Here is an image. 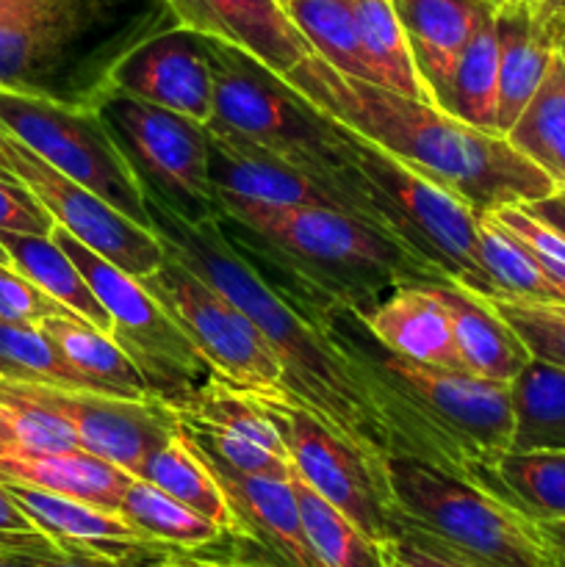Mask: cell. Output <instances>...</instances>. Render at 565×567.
<instances>
[{
  "label": "cell",
  "instance_id": "cell-1",
  "mask_svg": "<svg viewBox=\"0 0 565 567\" xmlns=\"http://www.w3.org/2000/svg\"><path fill=\"white\" fill-rule=\"evenodd\" d=\"M144 203L166 252L199 271L258 327L282 365L280 391L377 468L386 471L388 457H419L471 480L474 457L469 449L397 382L343 352L314 316L271 286L227 241L216 219L194 225L153 197H144Z\"/></svg>",
  "mask_w": 565,
  "mask_h": 567
},
{
  "label": "cell",
  "instance_id": "cell-2",
  "mask_svg": "<svg viewBox=\"0 0 565 567\" xmlns=\"http://www.w3.org/2000/svg\"><path fill=\"white\" fill-rule=\"evenodd\" d=\"M227 241L308 313H369L402 286H449L438 266L336 208L214 194Z\"/></svg>",
  "mask_w": 565,
  "mask_h": 567
},
{
  "label": "cell",
  "instance_id": "cell-3",
  "mask_svg": "<svg viewBox=\"0 0 565 567\" xmlns=\"http://www.w3.org/2000/svg\"><path fill=\"white\" fill-rule=\"evenodd\" d=\"M282 81L321 114L435 177L474 210L532 203L557 188L502 133L476 131L427 100L343 75L316 53L305 55Z\"/></svg>",
  "mask_w": 565,
  "mask_h": 567
},
{
  "label": "cell",
  "instance_id": "cell-4",
  "mask_svg": "<svg viewBox=\"0 0 565 567\" xmlns=\"http://www.w3.org/2000/svg\"><path fill=\"white\" fill-rule=\"evenodd\" d=\"M386 474L399 526L480 567H554L543 526L476 482L419 457H388Z\"/></svg>",
  "mask_w": 565,
  "mask_h": 567
},
{
  "label": "cell",
  "instance_id": "cell-5",
  "mask_svg": "<svg viewBox=\"0 0 565 567\" xmlns=\"http://www.w3.org/2000/svg\"><path fill=\"white\" fill-rule=\"evenodd\" d=\"M332 131L341 153L371 183L402 241L438 266L454 286L487 299L496 297L476 255V210L435 177L393 158L352 127L332 120Z\"/></svg>",
  "mask_w": 565,
  "mask_h": 567
},
{
  "label": "cell",
  "instance_id": "cell-6",
  "mask_svg": "<svg viewBox=\"0 0 565 567\" xmlns=\"http://www.w3.org/2000/svg\"><path fill=\"white\" fill-rule=\"evenodd\" d=\"M50 236L70 255L72 264L86 277L94 297L109 310V336L142 371L150 396L170 404L172 410H186L216 377L192 338L177 327V321L166 313L164 305L144 288L138 277H131L111 260L100 258L59 225Z\"/></svg>",
  "mask_w": 565,
  "mask_h": 567
},
{
  "label": "cell",
  "instance_id": "cell-7",
  "mask_svg": "<svg viewBox=\"0 0 565 567\" xmlns=\"http://www.w3.org/2000/svg\"><path fill=\"white\" fill-rule=\"evenodd\" d=\"M89 103L131 164L144 197L194 225L216 219L208 125L105 86Z\"/></svg>",
  "mask_w": 565,
  "mask_h": 567
},
{
  "label": "cell",
  "instance_id": "cell-8",
  "mask_svg": "<svg viewBox=\"0 0 565 567\" xmlns=\"http://www.w3.org/2000/svg\"><path fill=\"white\" fill-rule=\"evenodd\" d=\"M0 131L127 219L153 227L142 186L92 103L0 86Z\"/></svg>",
  "mask_w": 565,
  "mask_h": 567
},
{
  "label": "cell",
  "instance_id": "cell-9",
  "mask_svg": "<svg viewBox=\"0 0 565 567\" xmlns=\"http://www.w3.org/2000/svg\"><path fill=\"white\" fill-rule=\"evenodd\" d=\"M247 393L280 430L294 474L371 540L391 546L399 535V520L386 471L371 465L280 388Z\"/></svg>",
  "mask_w": 565,
  "mask_h": 567
},
{
  "label": "cell",
  "instance_id": "cell-10",
  "mask_svg": "<svg viewBox=\"0 0 565 567\" xmlns=\"http://www.w3.org/2000/svg\"><path fill=\"white\" fill-rule=\"evenodd\" d=\"M142 282L222 380L247 391L282 388V365L258 327L199 271L166 252L161 269Z\"/></svg>",
  "mask_w": 565,
  "mask_h": 567
},
{
  "label": "cell",
  "instance_id": "cell-11",
  "mask_svg": "<svg viewBox=\"0 0 565 567\" xmlns=\"http://www.w3.org/2000/svg\"><path fill=\"white\" fill-rule=\"evenodd\" d=\"M0 144H3L6 158L22 186L31 188L33 197L50 210L61 230L75 236L83 247L138 280L161 269V264L166 260V249L153 227L127 219L114 205L105 203L81 183L61 175L59 169H53L48 161L39 158L33 150L11 138L9 133L0 131Z\"/></svg>",
  "mask_w": 565,
  "mask_h": 567
},
{
  "label": "cell",
  "instance_id": "cell-12",
  "mask_svg": "<svg viewBox=\"0 0 565 567\" xmlns=\"http://www.w3.org/2000/svg\"><path fill=\"white\" fill-rule=\"evenodd\" d=\"M100 86L192 116L199 125L214 120V72L205 39L181 22L114 55Z\"/></svg>",
  "mask_w": 565,
  "mask_h": 567
},
{
  "label": "cell",
  "instance_id": "cell-13",
  "mask_svg": "<svg viewBox=\"0 0 565 567\" xmlns=\"http://www.w3.org/2000/svg\"><path fill=\"white\" fill-rule=\"evenodd\" d=\"M25 388L70 421L81 449L120 465L131 476H138L144 460L181 424L175 410L158 399H127L48 385Z\"/></svg>",
  "mask_w": 565,
  "mask_h": 567
},
{
  "label": "cell",
  "instance_id": "cell-14",
  "mask_svg": "<svg viewBox=\"0 0 565 567\" xmlns=\"http://www.w3.org/2000/svg\"><path fill=\"white\" fill-rule=\"evenodd\" d=\"M97 22V0H0V86L44 92Z\"/></svg>",
  "mask_w": 565,
  "mask_h": 567
},
{
  "label": "cell",
  "instance_id": "cell-15",
  "mask_svg": "<svg viewBox=\"0 0 565 567\" xmlns=\"http://www.w3.org/2000/svg\"><path fill=\"white\" fill-rule=\"evenodd\" d=\"M181 25L244 50L277 75L314 48L297 31L280 0H166Z\"/></svg>",
  "mask_w": 565,
  "mask_h": 567
},
{
  "label": "cell",
  "instance_id": "cell-16",
  "mask_svg": "<svg viewBox=\"0 0 565 567\" xmlns=\"http://www.w3.org/2000/svg\"><path fill=\"white\" fill-rule=\"evenodd\" d=\"M203 457L219 485L225 487L247 540L258 543L280 567H321L305 535L291 476L238 474L216 463L208 454Z\"/></svg>",
  "mask_w": 565,
  "mask_h": 567
},
{
  "label": "cell",
  "instance_id": "cell-17",
  "mask_svg": "<svg viewBox=\"0 0 565 567\" xmlns=\"http://www.w3.org/2000/svg\"><path fill=\"white\" fill-rule=\"evenodd\" d=\"M371 336L413 363L463 371L438 286H402L360 313Z\"/></svg>",
  "mask_w": 565,
  "mask_h": 567
},
{
  "label": "cell",
  "instance_id": "cell-18",
  "mask_svg": "<svg viewBox=\"0 0 565 567\" xmlns=\"http://www.w3.org/2000/svg\"><path fill=\"white\" fill-rule=\"evenodd\" d=\"M393 6L427 97L435 105V94L452 75L460 53L496 6L491 0H393Z\"/></svg>",
  "mask_w": 565,
  "mask_h": 567
},
{
  "label": "cell",
  "instance_id": "cell-19",
  "mask_svg": "<svg viewBox=\"0 0 565 567\" xmlns=\"http://www.w3.org/2000/svg\"><path fill=\"white\" fill-rule=\"evenodd\" d=\"M438 293L449 313L463 371L487 380L513 382L532 354L518 332L499 316L491 299L454 282L438 286Z\"/></svg>",
  "mask_w": 565,
  "mask_h": 567
},
{
  "label": "cell",
  "instance_id": "cell-20",
  "mask_svg": "<svg viewBox=\"0 0 565 567\" xmlns=\"http://www.w3.org/2000/svg\"><path fill=\"white\" fill-rule=\"evenodd\" d=\"M133 480L136 476L125 468L81 446L48 454H0V482H20L111 513H120L122 496Z\"/></svg>",
  "mask_w": 565,
  "mask_h": 567
},
{
  "label": "cell",
  "instance_id": "cell-21",
  "mask_svg": "<svg viewBox=\"0 0 565 567\" xmlns=\"http://www.w3.org/2000/svg\"><path fill=\"white\" fill-rule=\"evenodd\" d=\"M471 482L491 491L535 524L565 520V452H496L471 463Z\"/></svg>",
  "mask_w": 565,
  "mask_h": 567
},
{
  "label": "cell",
  "instance_id": "cell-22",
  "mask_svg": "<svg viewBox=\"0 0 565 567\" xmlns=\"http://www.w3.org/2000/svg\"><path fill=\"white\" fill-rule=\"evenodd\" d=\"M499 37V133H507L530 105L559 44L535 20L524 0H510L496 9Z\"/></svg>",
  "mask_w": 565,
  "mask_h": 567
},
{
  "label": "cell",
  "instance_id": "cell-23",
  "mask_svg": "<svg viewBox=\"0 0 565 567\" xmlns=\"http://www.w3.org/2000/svg\"><path fill=\"white\" fill-rule=\"evenodd\" d=\"M136 480L150 482V485L164 491L175 502L186 504L188 509H194L203 518H208L210 524L219 526L227 537H244L242 520H238L225 487L219 485L210 465L205 463L199 449L188 441L181 424L144 460Z\"/></svg>",
  "mask_w": 565,
  "mask_h": 567
},
{
  "label": "cell",
  "instance_id": "cell-24",
  "mask_svg": "<svg viewBox=\"0 0 565 567\" xmlns=\"http://www.w3.org/2000/svg\"><path fill=\"white\" fill-rule=\"evenodd\" d=\"M39 327L59 347L66 363L75 365L103 393L127 399H153L142 371L116 347V341L105 330L89 324L78 313L50 316V319L39 321Z\"/></svg>",
  "mask_w": 565,
  "mask_h": 567
},
{
  "label": "cell",
  "instance_id": "cell-25",
  "mask_svg": "<svg viewBox=\"0 0 565 567\" xmlns=\"http://www.w3.org/2000/svg\"><path fill=\"white\" fill-rule=\"evenodd\" d=\"M0 247L9 255V264L25 275L33 286L42 288L48 297L70 308L89 324L111 330L109 310L100 305L86 277L81 275L70 255L61 249L53 236H22V233H0Z\"/></svg>",
  "mask_w": 565,
  "mask_h": 567
},
{
  "label": "cell",
  "instance_id": "cell-26",
  "mask_svg": "<svg viewBox=\"0 0 565 567\" xmlns=\"http://www.w3.org/2000/svg\"><path fill=\"white\" fill-rule=\"evenodd\" d=\"M435 105L454 120L485 133H499V37L496 11L476 28L452 75L435 94Z\"/></svg>",
  "mask_w": 565,
  "mask_h": 567
},
{
  "label": "cell",
  "instance_id": "cell-27",
  "mask_svg": "<svg viewBox=\"0 0 565 567\" xmlns=\"http://www.w3.org/2000/svg\"><path fill=\"white\" fill-rule=\"evenodd\" d=\"M507 142L565 188V59L554 53L535 97L530 100L507 133Z\"/></svg>",
  "mask_w": 565,
  "mask_h": 567
},
{
  "label": "cell",
  "instance_id": "cell-28",
  "mask_svg": "<svg viewBox=\"0 0 565 567\" xmlns=\"http://www.w3.org/2000/svg\"><path fill=\"white\" fill-rule=\"evenodd\" d=\"M476 255L493 282V299L518 302H565L535 264L526 244L493 210H476Z\"/></svg>",
  "mask_w": 565,
  "mask_h": 567
},
{
  "label": "cell",
  "instance_id": "cell-29",
  "mask_svg": "<svg viewBox=\"0 0 565 567\" xmlns=\"http://www.w3.org/2000/svg\"><path fill=\"white\" fill-rule=\"evenodd\" d=\"M513 452H565V365L532 358L513 382Z\"/></svg>",
  "mask_w": 565,
  "mask_h": 567
},
{
  "label": "cell",
  "instance_id": "cell-30",
  "mask_svg": "<svg viewBox=\"0 0 565 567\" xmlns=\"http://www.w3.org/2000/svg\"><path fill=\"white\" fill-rule=\"evenodd\" d=\"M291 487L302 515L305 535L321 567H391V546L371 540L363 529L316 491H310L291 468Z\"/></svg>",
  "mask_w": 565,
  "mask_h": 567
},
{
  "label": "cell",
  "instance_id": "cell-31",
  "mask_svg": "<svg viewBox=\"0 0 565 567\" xmlns=\"http://www.w3.org/2000/svg\"><path fill=\"white\" fill-rule=\"evenodd\" d=\"M352 6L366 61L374 72L377 86L430 103L393 0H352Z\"/></svg>",
  "mask_w": 565,
  "mask_h": 567
},
{
  "label": "cell",
  "instance_id": "cell-32",
  "mask_svg": "<svg viewBox=\"0 0 565 567\" xmlns=\"http://www.w3.org/2000/svg\"><path fill=\"white\" fill-rule=\"evenodd\" d=\"M120 515L142 532L147 540L181 548V551H199L214 543L225 540V532L186 504L175 502L144 480H133L122 496Z\"/></svg>",
  "mask_w": 565,
  "mask_h": 567
},
{
  "label": "cell",
  "instance_id": "cell-33",
  "mask_svg": "<svg viewBox=\"0 0 565 567\" xmlns=\"http://www.w3.org/2000/svg\"><path fill=\"white\" fill-rule=\"evenodd\" d=\"M282 9L297 31L308 39L316 55L343 75L374 83V72L360 42L352 0H286Z\"/></svg>",
  "mask_w": 565,
  "mask_h": 567
},
{
  "label": "cell",
  "instance_id": "cell-34",
  "mask_svg": "<svg viewBox=\"0 0 565 567\" xmlns=\"http://www.w3.org/2000/svg\"><path fill=\"white\" fill-rule=\"evenodd\" d=\"M0 380L103 393L75 365L66 363L42 327L6 319H0Z\"/></svg>",
  "mask_w": 565,
  "mask_h": 567
},
{
  "label": "cell",
  "instance_id": "cell-35",
  "mask_svg": "<svg viewBox=\"0 0 565 567\" xmlns=\"http://www.w3.org/2000/svg\"><path fill=\"white\" fill-rule=\"evenodd\" d=\"M78 446L70 421L39 402L22 382L0 380V454H48Z\"/></svg>",
  "mask_w": 565,
  "mask_h": 567
},
{
  "label": "cell",
  "instance_id": "cell-36",
  "mask_svg": "<svg viewBox=\"0 0 565 567\" xmlns=\"http://www.w3.org/2000/svg\"><path fill=\"white\" fill-rule=\"evenodd\" d=\"M177 419H181V426L188 435V441L199 452L225 465V468L253 476H291V460L258 446L255 441H247V437L222 430V426L205 424V421L192 419L186 413H177Z\"/></svg>",
  "mask_w": 565,
  "mask_h": 567
},
{
  "label": "cell",
  "instance_id": "cell-37",
  "mask_svg": "<svg viewBox=\"0 0 565 567\" xmlns=\"http://www.w3.org/2000/svg\"><path fill=\"white\" fill-rule=\"evenodd\" d=\"M491 305L518 332L532 358L565 365V302L491 299Z\"/></svg>",
  "mask_w": 565,
  "mask_h": 567
},
{
  "label": "cell",
  "instance_id": "cell-38",
  "mask_svg": "<svg viewBox=\"0 0 565 567\" xmlns=\"http://www.w3.org/2000/svg\"><path fill=\"white\" fill-rule=\"evenodd\" d=\"M0 554L11 567H127L83 548L61 546L42 532L0 535Z\"/></svg>",
  "mask_w": 565,
  "mask_h": 567
},
{
  "label": "cell",
  "instance_id": "cell-39",
  "mask_svg": "<svg viewBox=\"0 0 565 567\" xmlns=\"http://www.w3.org/2000/svg\"><path fill=\"white\" fill-rule=\"evenodd\" d=\"M493 214L526 244L535 264L565 299V238L535 219L524 205H502V208H493Z\"/></svg>",
  "mask_w": 565,
  "mask_h": 567
},
{
  "label": "cell",
  "instance_id": "cell-40",
  "mask_svg": "<svg viewBox=\"0 0 565 567\" xmlns=\"http://www.w3.org/2000/svg\"><path fill=\"white\" fill-rule=\"evenodd\" d=\"M61 313H72V310L48 297L39 286H33L14 266L0 260V319L39 324V321Z\"/></svg>",
  "mask_w": 565,
  "mask_h": 567
},
{
  "label": "cell",
  "instance_id": "cell-41",
  "mask_svg": "<svg viewBox=\"0 0 565 567\" xmlns=\"http://www.w3.org/2000/svg\"><path fill=\"white\" fill-rule=\"evenodd\" d=\"M55 219L50 210L33 197L20 181L0 177V233H22V236H50Z\"/></svg>",
  "mask_w": 565,
  "mask_h": 567
},
{
  "label": "cell",
  "instance_id": "cell-42",
  "mask_svg": "<svg viewBox=\"0 0 565 567\" xmlns=\"http://www.w3.org/2000/svg\"><path fill=\"white\" fill-rule=\"evenodd\" d=\"M391 567H480L469 559L458 557L441 546L432 537L421 535V532L410 529V526H399L397 540L391 543Z\"/></svg>",
  "mask_w": 565,
  "mask_h": 567
},
{
  "label": "cell",
  "instance_id": "cell-43",
  "mask_svg": "<svg viewBox=\"0 0 565 567\" xmlns=\"http://www.w3.org/2000/svg\"><path fill=\"white\" fill-rule=\"evenodd\" d=\"M530 210L535 219H541L543 225L552 227L557 236L565 238V188H554L552 194L541 199H532V203H521Z\"/></svg>",
  "mask_w": 565,
  "mask_h": 567
},
{
  "label": "cell",
  "instance_id": "cell-44",
  "mask_svg": "<svg viewBox=\"0 0 565 567\" xmlns=\"http://www.w3.org/2000/svg\"><path fill=\"white\" fill-rule=\"evenodd\" d=\"M20 532H39L31 524L25 513L20 509V504L14 502L6 485L0 482V535H20Z\"/></svg>",
  "mask_w": 565,
  "mask_h": 567
},
{
  "label": "cell",
  "instance_id": "cell-45",
  "mask_svg": "<svg viewBox=\"0 0 565 567\" xmlns=\"http://www.w3.org/2000/svg\"><path fill=\"white\" fill-rule=\"evenodd\" d=\"M537 22H541V28L554 39V42L557 44L563 42L565 39V0H552V3H548V9L543 11V17Z\"/></svg>",
  "mask_w": 565,
  "mask_h": 567
},
{
  "label": "cell",
  "instance_id": "cell-46",
  "mask_svg": "<svg viewBox=\"0 0 565 567\" xmlns=\"http://www.w3.org/2000/svg\"><path fill=\"white\" fill-rule=\"evenodd\" d=\"M546 532L548 543L554 551V567H565V520H554V524H541Z\"/></svg>",
  "mask_w": 565,
  "mask_h": 567
},
{
  "label": "cell",
  "instance_id": "cell-47",
  "mask_svg": "<svg viewBox=\"0 0 565 567\" xmlns=\"http://www.w3.org/2000/svg\"><path fill=\"white\" fill-rule=\"evenodd\" d=\"M0 177H3V181H20V177L14 175V169H11L9 158H6V153H3V144H0Z\"/></svg>",
  "mask_w": 565,
  "mask_h": 567
},
{
  "label": "cell",
  "instance_id": "cell-48",
  "mask_svg": "<svg viewBox=\"0 0 565 567\" xmlns=\"http://www.w3.org/2000/svg\"><path fill=\"white\" fill-rule=\"evenodd\" d=\"M524 3L532 9V14H535V20H541L543 11L548 9V3H552V0H524Z\"/></svg>",
  "mask_w": 565,
  "mask_h": 567
},
{
  "label": "cell",
  "instance_id": "cell-49",
  "mask_svg": "<svg viewBox=\"0 0 565 567\" xmlns=\"http://www.w3.org/2000/svg\"><path fill=\"white\" fill-rule=\"evenodd\" d=\"M205 567H253V565H205Z\"/></svg>",
  "mask_w": 565,
  "mask_h": 567
},
{
  "label": "cell",
  "instance_id": "cell-50",
  "mask_svg": "<svg viewBox=\"0 0 565 567\" xmlns=\"http://www.w3.org/2000/svg\"><path fill=\"white\" fill-rule=\"evenodd\" d=\"M0 260H3V264H9V255H6L3 247H0Z\"/></svg>",
  "mask_w": 565,
  "mask_h": 567
},
{
  "label": "cell",
  "instance_id": "cell-51",
  "mask_svg": "<svg viewBox=\"0 0 565 567\" xmlns=\"http://www.w3.org/2000/svg\"><path fill=\"white\" fill-rule=\"evenodd\" d=\"M491 3L496 6V9H499V6H502V3H510V0H491Z\"/></svg>",
  "mask_w": 565,
  "mask_h": 567
},
{
  "label": "cell",
  "instance_id": "cell-52",
  "mask_svg": "<svg viewBox=\"0 0 565 567\" xmlns=\"http://www.w3.org/2000/svg\"><path fill=\"white\" fill-rule=\"evenodd\" d=\"M0 567H11L9 563H6V557H3V554H0Z\"/></svg>",
  "mask_w": 565,
  "mask_h": 567
},
{
  "label": "cell",
  "instance_id": "cell-53",
  "mask_svg": "<svg viewBox=\"0 0 565 567\" xmlns=\"http://www.w3.org/2000/svg\"><path fill=\"white\" fill-rule=\"evenodd\" d=\"M559 53H563V59H565V39H563V42H559Z\"/></svg>",
  "mask_w": 565,
  "mask_h": 567
},
{
  "label": "cell",
  "instance_id": "cell-54",
  "mask_svg": "<svg viewBox=\"0 0 565 567\" xmlns=\"http://www.w3.org/2000/svg\"><path fill=\"white\" fill-rule=\"evenodd\" d=\"M280 3H286V0H280Z\"/></svg>",
  "mask_w": 565,
  "mask_h": 567
}]
</instances>
